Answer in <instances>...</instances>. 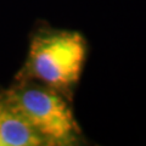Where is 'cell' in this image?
<instances>
[{
  "instance_id": "obj_1",
  "label": "cell",
  "mask_w": 146,
  "mask_h": 146,
  "mask_svg": "<svg viewBox=\"0 0 146 146\" xmlns=\"http://www.w3.org/2000/svg\"><path fill=\"white\" fill-rule=\"evenodd\" d=\"M85 58V42L76 32H51L34 36L27 58V74L49 88L77 83Z\"/></svg>"
},
{
  "instance_id": "obj_2",
  "label": "cell",
  "mask_w": 146,
  "mask_h": 146,
  "mask_svg": "<svg viewBox=\"0 0 146 146\" xmlns=\"http://www.w3.org/2000/svg\"><path fill=\"white\" fill-rule=\"evenodd\" d=\"M46 145H67L74 141L79 128L67 102L52 88L20 85L4 93Z\"/></svg>"
},
{
  "instance_id": "obj_3",
  "label": "cell",
  "mask_w": 146,
  "mask_h": 146,
  "mask_svg": "<svg viewBox=\"0 0 146 146\" xmlns=\"http://www.w3.org/2000/svg\"><path fill=\"white\" fill-rule=\"evenodd\" d=\"M45 140L33 129L25 117L0 95V146H39Z\"/></svg>"
}]
</instances>
